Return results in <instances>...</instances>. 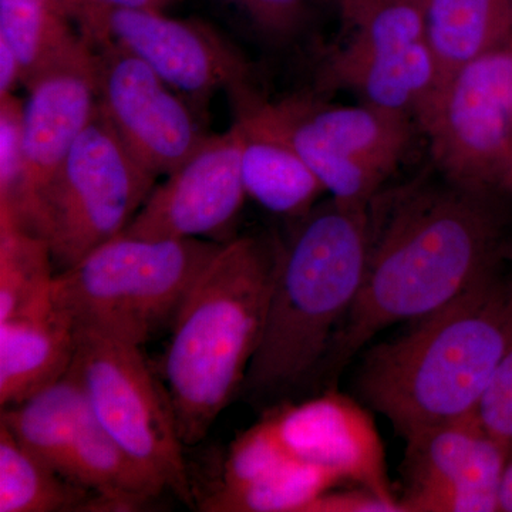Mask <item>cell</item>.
Segmentation results:
<instances>
[{
  "instance_id": "30",
  "label": "cell",
  "mask_w": 512,
  "mask_h": 512,
  "mask_svg": "<svg viewBox=\"0 0 512 512\" xmlns=\"http://www.w3.org/2000/svg\"><path fill=\"white\" fill-rule=\"evenodd\" d=\"M22 84V66L13 47L0 39V96L13 93Z\"/></svg>"
},
{
  "instance_id": "31",
  "label": "cell",
  "mask_w": 512,
  "mask_h": 512,
  "mask_svg": "<svg viewBox=\"0 0 512 512\" xmlns=\"http://www.w3.org/2000/svg\"><path fill=\"white\" fill-rule=\"evenodd\" d=\"M498 501H500V511L512 512V454L505 464Z\"/></svg>"
},
{
  "instance_id": "18",
  "label": "cell",
  "mask_w": 512,
  "mask_h": 512,
  "mask_svg": "<svg viewBox=\"0 0 512 512\" xmlns=\"http://www.w3.org/2000/svg\"><path fill=\"white\" fill-rule=\"evenodd\" d=\"M70 480L99 495L110 511L143 510L167 491L100 426L86 400L74 434Z\"/></svg>"
},
{
  "instance_id": "14",
  "label": "cell",
  "mask_w": 512,
  "mask_h": 512,
  "mask_svg": "<svg viewBox=\"0 0 512 512\" xmlns=\"http://www.w3.org/2000/svg\"><path fill=\"white\" fill-rule=\"evenodd\" d=\"M406 512L500 511L507 448L476 414L448 421L406 440Z\"/></svg>"
},
{
  "instance_id": "9",
  "label": "cell",
  "mask_w": 512,
  "mask_h": 512,
  "mask_svg": "<svg viewBox=\"0 0 512 512\" xmlns=\"http://www.w3.org/2000/svg\"><path fill=\"white\" fill-rule=\"evenodd\" d=\"M417 127L441 177L512 194V36L457 70Z\"/></svg>"
},
{
  "instance_id": "21",
  "label": "cell",
  "mask_w": 512,
  "mask_h": 512,
  "mask_svg": "<svg viewBox=\"0 0 512 512\" xmlns=\"http://www.w3.org/2000/svg\"><path fill=\"white\" fill-rule=\"evenodd\" d=\"M110 511L83 485L26 450L0 424V512Z\"/></svg>"
},
{
  "instance_id": "22",
  "label": "cell",
  "mask_w": 512,
  "mask_h": 512,
  "mask_svg": "<svg viewBox=\"0 0 512 512\" xmlns=\"http://www.w3.org/2000/svg\"><path fill=\"white\" fill-rule=\"evenodd\" d=\"M0 39L18 55L25 86L82 35L70 0H0Z\"/></svg>"
},
{
  "instance_id": "32",
  "label": "cell",
  "mask_w": 512,
  "mask_h": 512,
  "mask_svg": "<svg viewBox=\"0 0 512 512\" xmlns=\"http://www.w3.org/2000/svg\"><path fill=\"white\" fill-rule=\"evenodd\" d=\"M107 5L121 6V8L161 9L163 10L171 0H99Z\"/></svg>"
},
{
  "instance_id": "12",
  "label": "cell",
  "mask_w": 512,
  "mask_h": 512,
  "mask_svg": "<svg viewBox=\"0 0 512 512\" xmlns=\"http://www.w3.org/2000/svg\"><path fill=\"white\" fill-rule=\"evenodd\" d=\"M247 192L241 174V138L235 124L207 136L187 160L151 191L121 235L144 239H207L227 244Z\"/></svg>"
},
{
  "instance_id": "24",
  "label": "cell",
  "mask_w": 512,
  "mask_h": 512,
  "mask_svg": "<svg viewBox=\"0 0 512 512\" xmlns=\"http://www.w3.org/2000/svg\"><path fill=\"white\" fill-rule=\"evenodd\" d=\"M55 275L49 242L12 221L0 220V320L46 295Z\"/></svg>"
},
{
  "instance_id": "5",
  "label": "cell",
  "mask_w": 512,
  "mask_h": 512,
  "mask_svg": "<svg viewBox=\"0 0 512 512\" xmlns=\"http://www.w3.org/2000/svg\"><path fill=\"white\" fill-rule=\"evenodd\" d=\"M224 245L120 234L56 274L53 299L76 329L143 348L171 329L192 286Z\"/></svg>"
},
{
  "instance_id": "19",
  "label": "cell",
  "mask_w": 512,
  "mask_h": 512,
  "mask_svg": "<svg viewBox=\"0 0 512 512\" xmlns=\"http://www.w3.org/2000/svg\"><path fill=\"white\" fill-rule=\"evenodd\" d=\"M426 33L437 96L457 70L512 36V0H426Z\"/></svg>"
},
{
  "instance_id": "26",
  "label": "cell",
  "mask_w": 512,
  "mask_h": 512,
  "mask_svg": "<svg viewBox=\"0 0 512 512\" xmlns=\"http://www.w3.org/2000/svg\"><path fill=\"white\" fill-rule=\"evenodd\" d=\"M268 45L285 46L311 28L322 0H218Z\"/></svg>"
},
{
  "instance_id": "27",
  "label": "cell",
  "mask_w": 512,
  "mask_h": 512,
  "mask_svg": "<svg viewBox=\"0 0 512 512\" xmlns=\"http://www.w3.org/2000/svg\"><path fill=\"white\" fill-rule=\"evenodd\" d=\"M23 168V101L9 93L0 96V214L18 210Z\"/></svg>"
},
{
  "instance_id": "10",
  "label": "cell",
  "mask_w": 512,
  "mask_h": 512,
  "mask_svg": "<svg viewBox=\"0 0 512 512\" xmlns=\"http://www.w3.org/2000/svg\"><path fill=\"white\" fill-rule=\"evenodd\" d=\"M80 35L92 47H116L150 66L185 99H207L249 83L241 53L207 23L177 19L161 9L121 8L70 0Z\"/></svg>"
},
{
  "instance_id": "6",
  "label": "cell",
  "mask_w": 512,
  "mask_h": 512,
  "mask_svg": "<svg viewBox=\"0 0 512 512\" xmlns=\"http://www.w3.org/2000/svg\"><path fill=\"white\" fill-rule=\"evenodd\" d=\"M234 113L284 138L311 167L326 194L369 208L403 163L416 121L367 106H339L313 94L266 100L251 84L229 90Z\"/></svg>"
},
{
  "instance_id": "15",
  "label": "cell",
  "mask_w": 512,
  "mask_h": 512,
  "mask_svg": "<svg viewBox=\"0 0 512 512\" xmlns=\"http://www.w3.org/2000/svg\"><path fill=\"white\" fill-rule=\"evenodd\" d=\"M279 437L295 460L323 468L403 511L387 476L375 420L355 400L326 390L271 410Z\"/></svg>"
},
{
  "instance_id": "2",
  "label": "cell",
  "mask_w": 512,
  "mask_h": 512,
  "mask_svg": "<svg viewBox=\"0 0 512 512\" xmlns=\"http://www.w3.org/2000/svg\"><path fill=\"white\" fill-rule=\"evenodd\" d=\"M278 241L264 330L238 397L259 412L322 393L330 346L365 274L367 208L330 197Z\"/></svg>"
},
{
  "instance_id": "16",
  "label": "cell",
  "mask_w": 512,
  "mask_h": 512,
  "mask_svg": "<svg viewBox=\"0 0 512 512\" xmlns=\"http://www.w3.org/2000/svg\"><path fill=\"white\" fill-rule=\"evenodd\" d=\"M76 343V326L56 305L52 288L0 320V409L59 382L72 367Z\"/></svg>"
},
{
  "instance_id": "13",
  "label": "cell",
  "mask_w": 512,
  "mask_h": 512,
  "mask_svg": "<svg viewBox=\"0 0 512 512\" xmlns=\"http://www.w3.org/2000/svg\"><path fill=\"white\" fill-rule=\"evenodd\" d=\"M93 49L100 110L148 170L170 174L207 137L187 99L137 57Z\"/></svg>"
},
{
  "instance_id": "8",
  "label": "cell",
  "mask_w": 512,
  "mask_h": 512,
  "mask_svg": "<svg viewBox=\"0 0 512 512\" xmlns=\"http://www.w3.org/2000/svg\"><path fill=\"white\" fill-rule=\"evenodd\" d=\"M70 369L100 426L167 491L194 507L173 407L141 346L77 329Z\"/></svg>"
},
{
  "instance_id": "1",
  "label": "cell",
  "mask_w": 512,
  "mask_h": 512,
  "mask_svg": "<svg viewBox=\"0 0 512 512\" xmlns=\"http://www.w3.org/2000/svg\"><path fill=\"white\" fill-rule=\"evenodd\" d=\"M503 197L451 183L433 167L376 195L362 285L330 346L322 392L377 333L430 315L500 271Z\"/></svg>"
},
{
  "instance_id": "33",
  "label": "cell",
  "mask_w": 512,
  "mask_h": 512,
  "mask_svg": "<svg viewBox=\"0 0 512 512\" xmlns=\"http://www.w3.org/2000/svg\"><path fill=\"white\" fill-rule=\"evenodd\" d=\"M333 2H335L336 9H338L340 22H342L370 0H333Z\"/></svg>"
},
{
  "instance_id": "29",
  "label": "cell",
  "mask_w": 512,
  "mask_h": 512,
  "mask_svg": "<svg viewBox=\"0 0 512 512\" xmlns=\"http://www.w3.org/2000/svg\"><path fill=\"white\" fill-rule=\"evenodd\" d=\"M397 505L387 503L365 488L349 493H328L320 495L309 504L306 512H399Z\"/></svg>"
},
{
  "instance_id": "23",
  "label": "cell",
  "mask_w": 512,
  "mask_h": 512,
  "mask_svg": "<svg viewBox=\"0 0 512 512\" xmlns=\"http://www.w3.org/2000/svg\"><path fill=\"white\" fill-rule=\"evenodd\" d=\"M339 483L342 480L328 470L291 461L252 483L218 485L198 508L207 512H306L312 501Z\"/></svg>"
},
{
  "instance_id": "28",
  "label": "cell",
  "mask_w": 512,
  "mask_h": 512,
  "mask_svg": "<svg viewBox=\"0 0 512 512\" xmlns=\"http://www.w3.org/2000/svg\"><path fill=\"white\" fill-rule=\"evenodd\" d=\"M481 426L512 454V343L476 410Z\"/></svg>"
},
{
  "instance_id": "25",
  "label": "cell",
  "mask_w": 512,
  "mask_h": 512,
  "mask_svg": "<svg viewBox=\"0 0 512 512\" xmlns=\"http://www.w3.org/2000/svg\"><path fill=\"white\" fill-rule=\"evenodd\" d=\"M295 460L279 437L275 417H264L231 444L220 485L234 487L261 480Z\"/></svg>"
},
{
  "instance_id": "20",
  "label": "cell",
  "mask_w": 512,
  "mask_h": 512,
  "mask_svg": "<svg viewBox=\"0 0 512 512\" xmlns=\"http://www.w3.org/2000/svg\"><path fill=\"white\" fill-rule=\"evenodd\" d=\"M83 406L82 387L69 369L59 382L3 409L0 424L33 456L70 480L74 434Z\"/></svg>"
},
{
  "instance_id": "3",
  "label": "cell",
  "mask_w": 512,
  "mask_h": 512,
  "mask_svg": "<svg viewBox=\"0 0 512 512\" xmlns=\"http://www.w3.org/2000/svg\"><path fill=\"white\" fill-rule=\"evenodd\" d=\"M512 343V281L485 276L399 338L363 352L355 386L404 440L476 414Z\"/></svg>"
},
{
  "instance_id": "4",
  "label": "cell",
  "mask_w": 512,
  "mask_h": 512,
  "mask_svg": "<svg viewBox=\"0 0 512 512\" xmlns=\"http://www.w3.org/2000/svg\"><path fill=\"white\" fill-rule=\"evenodd\" d=\"M278 241L245 235L222 247L181 306L161 382L184 446L207 437L238 396L264 330Z\"/></svg>"
},
{
  "instance_id": "7",
  "label": "cell",
  "mask_w": 512,
  "mask_h": 512,
  "mask_svg": "<svg viewBox=\"0 0 512 512\" xmlns=\"http://www.w3.org/2000/svg\"><path fill=\"white\" fill-rule=\"evenodd\" d=\"M157 177L97 106L40 195L37 232L49 242L56 274L119 237L150 197Z\"/></svg>"
},
{
  "instance_id": "17",
  "label": "cell",
  "mask_w": 512,
  "mask_h": 512,
  "mask_svg": "<svg viewBox=\"0 0 512 512\" xmlns=\"http://www.w3.org/2000/svg\"><path fill=\"white\" fill-rule=\"evenodd\" d=\"M241 138V174L247 197L282 217H303L326 190L311 167L284 138L251 117L234 113Z\"/></svg>"
},
{
  "instance_id": "11",
  "label": "cell",
  "mask_w": 512,
  "mask_h": 512,
  "mask_svg": "<svg viewBox=\"0 0 512 512\" xmlns=\"http://www.w3.org/2000/svg\"><path fill=\"white\" fill-rule=\"evenodd\" d=\"M22 197L0 220L37 232L40 195L92 121L97 106L96 52L82 36L25 84Z\"/></svg>"
}]
</instances>
